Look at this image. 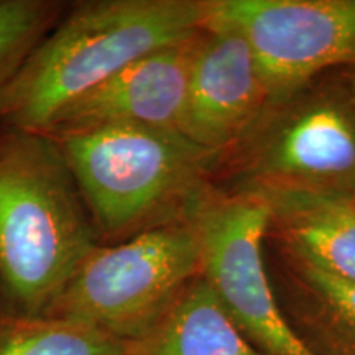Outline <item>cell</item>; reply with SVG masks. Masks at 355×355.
I'll use <instances>...</instances> for the list:
<instances>
[{
  "mask_svg": "<svg viewBox=\"0 0 355 355\" xmlns=\"http://www.w3.org/2000/svg\"><path fill=\"white\" fill-rule=\"evenodd\" d=\"M101 243L56 140L0 133V286L17 316H44Z\"/></svg>",
  "mask_w": 355,
  "mask_h": 355,
  "instance_id": "cell-1",
  "label": "cell"
},
{
  "mask_svg": "<svg viewBox=\"0 0 355 355\" xmlns=\"http://www.w3.org/2000/svg\"><path fill=\"white\" fill-rule=\"evenodd\" d=\"M207 0L76 3L30 53L0 99L8 127L43 132L68 102L150 53L196 37Z\"/></svg>",
  "mask_w": 355,
  "mask_h": 355,
  "instance_id": "cell-2",
  "label": "cell"
},
{
  "mask_svg": "<svg viewBox=\"0 0 355 355\" xmlns=\"http://www.w3.org/2000/svg\"><path fill=\"white\" fill-rule=\"evenodd\" d=\"M48 135V133H46ZM68 163L101 239H128L189 206L219 155L178 130L104 125L50 135Z\"/></svg>",
  "mask_w": 355,
  "mask_h": 355,
  "instance_id": "cell-3",
  "label": "cell"
},
{
  "mask_svg": "<svg viewBox=\"0 0 355 355\" xmlns=\"http://www.w3.org/2000/svg\"><path fill=\"white\" fill-rule=\"evenodd\" d=\"M198 277L196 232L183 217L114 245H97L44 316L137 344Z\"/></svg>",
  "mask_w": 355,
  "mask_h": 355,
  "instance_id": "cell-4",
  "label": "cell"
},
{
  "mask_svg": "<svg viewBox=\"0 0 355 355\" xmlns=\"http://www.w3.org/2000/svg\"><path fill=\"white\" fill-rule=\"evenodd\" d=\"M186 217L196 232L199 277L209 285L239 331L266 355H319L278 308L261 243L270 207L254 191L202 193Z\"/></svg>",
  "mask_w": 355,
  "mask_h": 355,
  "instance_id": "cell-5",
  "label": "cell"
},
{
  "mask_svg": "<svg viewBox=\"0 0 355 355\" xmlns=\"http://www.w3.org/2000/svg\"><path fill=\"white\" fill-rule=\"evenodd\" d=\"M243 191L355 194V87H304L270 104L239 141Z\"/></svg>",
  "mask_w": 355,
  "mask_h": 355,
  "instance_id": "cell-6",
  "label": "cell"
},
{
  "mask_svg": "<svg viewBox=\"0 0 355 355\" xmlns=\"http://www.w3.org/2000/svg\"><path fill=\"white\" fill-rule=\"evenodd\" d=\"M204 26L245 40L270 104L324 69L355 63V0H207Z\"/></svg>",
  "mask_w": 355,
  "mask_h": 355,
  "instance_id": "cell-7",
  "label": "cell"
},
{
  "mask_svg": "<svg viewBox=\"0 0 355 355\" xmlns=\"http://www.w3.org/2000/svg\"><path fill=\"white\" fill-rule=\"evenodd\" d=\"M268 105L245 40L232 30L204 26L191 64L180 132L220 155L247 135Z\"/></svg>",
  "mask_w": 355,
  "mask_h": 355,
  "instance_id": "cell-8",
  "label": "cell"
},
{
  "mask_svg": "<svg viewBox=\"0 0 355 355\" xmlns=\"http://www.w3.org/2000/svg\"><path fill=\"white\" fill-rule=\"evenodd\" d=\"M199 33L133 61L78 96L58 110L43 133L60 135L104 125L180 132Z\"/></svg>",
  "mask_w": 355,
  "mask_h": 355,
  "instance_id": "cell-9",
  "label": "cell"
},
{
  "mask_svg": "<svg viewBox=\"0 0 355 355\" xmlns=\"http://www.w3.org/2000/svg\"><path fill=\"white\" fill-rule=\"evenodd\" d=\"M254 193L268 204L270 227H277L293 260L355 282V194L295 188Z\"/></svg>",
  "mask_w": 355,
  "mask_h": 355,
  "instance_id": "cell-10",
  "label": "cell"
},
{
  "mask_svg": "<svg viewBox=\"0 0 355 355\" xmlns=\"http://www.w3.org/2000/svg\"><path fill=\"white\" fill-rule=\"evenodd\" d=\"M135 355H266L239 331L201 277L194 278L148 332Z\"/></svg>",
  "mask_w": 355,
  "mask_h": 355,
  "instance_id": "cell-11",
  "label": "cell"
},
{
  "mask_svg": "<svg viewBox=\"0 0 355 355\" xmlns=\"http://www.w3.org/2000/svg\"><path fill=\"white\" fill-rule=\"evenodd\" d=\"M133 344L60 318H0V355H128Z\"/></svg>",
  "mask_w": 355,
  "mask_h": 355,
  "instance_id": "cell-12",
  "label": "cell"
},
{
  "mask_svg": "<svg viewBox=\"0 0 355 355\" xmlns=\"http://www.w3.org/2000/svg\"><path fill=\"white\" fill-rule=\"evenodd\" d=\"M60 12L61 3L50 0H0V99Z\"/></svg>",
  "mask_w": 355,
  "mask_h": 355,
  "instance_id": "cell-13",
  "label": "cell"
},
{
  "mask_svg": "<svg viewBox=\"0 0 355 355\" xmlns=\"http://www.w3.org/2000/svg\"><path fill=\"white\" fill-rule=\"evenodd\" d=\"M293 266L327 321L355 344V282L332 277L298 260H293Z\"/></svg>",
  "mask_w": 355,
  "mask_h": 355,
  "instance_id": "cell-14",
  "label": "cell"
},
{
  "mask_svg": "<svg viewBox=\"0 0 355 355\" xmlns=\"http://www.w3.org/2000/svg\"><path fill=\"white\" fill-rule=\"evenodd\" d=\"M133 345H135V344H133ZM128 355H135V352H133V347H132V352H130V354H128Z\"/></svg>",
  "mask_w": 355,
  "mask_h": 355,
  "instance_id": "cell-15",
  "label": "cell"
}]
</instances>
